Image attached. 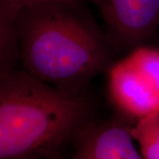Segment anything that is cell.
I'll return each mask as SVG.
<instances>
[{
  "mask_svg": "<svg viewBox=\"0 0 159 159\" xmlns=\"http://www.w3.org/2000/svg\"><path fill=\"white\" fill-rule=\"evenodd\" d=\"M82 2L24 8L13 27L26 72L60 89L81 91L111 66L110 45Z\"/></svg>",
  "mask_w": 159,
  "mask_h": 159,
  "instance_id": "cell-1",
  "label": "cell"
},
{
  "mask_svg": "<svg viewBox=\"0 0 159 159\" xmlns=\"http://www.w3.org/2000/svg\"><path fill=\"white\" fill-rule=\"evenodd\" d=\"M81 91L60 89L24 71L2 70L0 159H49L89 123Z\"/></svg>",
  "mask_w": 159,
  "mask_h": 159,
  "instance_id": "cell-2",
  "label": "cell"
},
{
  "mask_svg": "<svg viewBox=\"0 0 159 159\" xmlns=\"http://www.w3.org/2000/svg\"><path fill=\"white\" fill-rule=\"evenodd\" d=\"M108 70L109 97L121 113L137 121L159 112V50L136 47Z\"/></svg>",
  "mask_w": 159,
  "mask_h": 159,
  "instance_id": "cell-3",
  "label": "cell"
},
{
  "mask_svg": "<svg viewBox=\"0 0 159 159\" xmlns=\"http://www.w3.org/2000/svg\"><path fill=\"white\" fill-rule=\"evenodd\" d=\"M97 6L121 45H140L159 28V0H98Z\"/></svg>",
  "mask_w": 159,
  "mask_h": 159,
  "instance_id": "cell-4",
  "label": "cell"
},
{
  "mask_svg": "<svg viewBox=\"0 0 159 159\" xmlns=\"http://www.w3.org/2000/svg\"><path fill=\"white\" fill-rule=\"evenodd\" d=\"M73 138V159H143L130 127L119 121L87 123Z\"/></svg>",
  "mask_w": 159,
  "mask_h": 159,
  "instance_id": "cell-5",
  "label": "cell"
},
{
  "mask_svg": "<svg viewBox=\"0 0 159 159\" xmlns=\"http://www.w3.org/2000/svg\"><path fill=\"white\" fill-rule=\"evenodd\" d=\"M130 133L143 159H159V112L138 119Z\"/></svg>",
  "mask_w": 159,
  "mask_h": 159,
  "instance_id": "cell-6",
  "label": "cell"
},
{
  "mask_svg": "<svg viewBox=\"0 0 159 159\" xmlns=\"http://www.w3.org/2000/svg\"><path fill=\"white\" fill-rule=\"evenodd\" d=\"M52 1H76V2H89L97 5L98 0H0V15L1 26L11 27L17 18L18 14L24 8L35 6L43 3Z\"/></svg>",
  "mask_w": 159,
  "mask_h": 159,
  "instance_id": "cell-7",
  "label": "cell"
},
{
  "mask_svg": "<svg viewBox=\"0 0 159 159\" xmlns=\"http://www.w3.org/2000/svg\"><path fill=\"white\" fill-rule=\"evenodd\" d=\"M158 29H159V28H158Z\"/></svg>",
  "mask_w": 159,
  "mask_h": 159,
  "instance_id": "cell-8",
  "label": "cell"
}]
</instances>
